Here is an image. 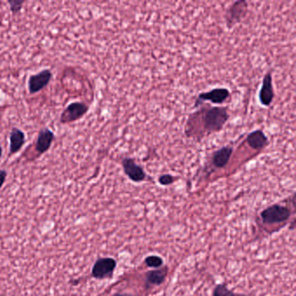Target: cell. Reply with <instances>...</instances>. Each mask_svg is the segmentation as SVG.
I'll return each mask as SVG.
<instances>
[{
    "instance_id": "5bb4252c",
    "label": "cell",
    "mask_w": 296,
    "mask_h": 296,
    "mask_svg": "<svg viewBox=\"0 0 296 296\" xmlns=\"http://www.w3.org/2000/svg\"><path fill=\"white\" fill-rule=\"evenodd\" d=\"M167 269L153 270L147 273V283L149 285H160L163 283L167 276Z\"/></svg>"
},
{
    "instance_id": "44dd1931",
    "label": "cell",
    "mask_w": 296,
    "mask_h": 296,
    "mask_svg": "<svg viewBox=\"0 0 296 296\" xmlns=\"http://www.w3.org/2000/svg\"><path fill=\"white\" fill-rule=\"evenodd\" d=\"M2 154H3V148H2V146L0 145V158L2 157Z\"/></svg>"
},
{
    "instance_id": "30bf717a",
    "label": "cell",
    "mask_w": 296,
    "mask_h": 296,
    "mask_svg": "<svg viewBox=\"0 0 296 296\" xmlns=\"http://www.w3.org/2000/svg\"><path fill=\"white\" fill-rule=\"evenodd\" d=\"M55 135L50 131V129L45 128L39 131L38 139L36 142V151L39 154H44L50 148V146L53 142Z\"/></svg>"
},
{
    "instance_id": "9a60e30c",
    "label": "cell",
    "mask_w": 296,
    "mask_h": 296,
    "mask_svg": "<svg viewBox=\"0 0 296 296\" xmlns=\"http://www.w3.org/2000/svg\"><path fill=\"white\" fill-rule=\"evenodd\" d=\"M145 263L149 268H156L158 269L163 266V261L162 258L157 255H151L145 259Z\"/></svg>"
},
{
    "instance_id": "8992f818",
    "label": "cell",
    "mask_w": 296,
    "mask_h": 296,
    "mask_svg": "<svg viewBox=\"0 0 296 296\" xmlns=\"http://www.w3.org/2000/svg\"><path fill=\"white\" fill-rule=\"evenodd\" d=\"M122 163H123L125 174L127 175L128 177L131 179V181L135 182V183H140L145 179V172L138 164L135 163L133 159L125 158Z\"/></svg>"
},
{
    "instance_id": "8fae6325",
    "label": "cell",
    "mask_w": 296,
    "mask_h": 296,
    "mask_svg": "<svg viewBox=\"0 0 296 296\" xmlns=\"http://www.w3.org/2000/svg\"><path fill=\"white\" fill-rule=\"evenodd\" d=\"M25 142V135L24 132L18 129L13 128L10 134V153L16 154L20 151Z\"/></svg>"
},
{
    "instance_id": "9c48e42d",
    "label": "cell",
    "mask_w": 296,
    "mask_h": 296,
    "mask_svg": "<svg viewBox=\"0 0 296 296\" xmlns=\"http://www.w3.org/2000/svg\"><path fill=\"white\" fill-rule=\"evenodd\" d=\"M248 4L246 1H237L231 6L228 10L227 16H228V24L229 27L237 22H240L242 18L246 15Z\"/></svg>"
},
{
    "instance_id": "5b68a950",
    "label": "cell",
    "mask_w": 296,
    "mask_h": 296,
    "mask_svg": "<svg viewBox=\"0 0 296 296\" xmlns=\"http://www.w3.org/2000/svg\"><path fill=\"white\" fill-rule=\"evenodd\" d=\"M52 78V73L50 70H44L38 74L32 75L28 81V88L31 94L40 92L49 84Z\"/></svg>"
},
{
    "instance_id": "6da1fadb",
    "label": "cell",
    "mask_w": 296,
    "mask_h": 296,
    "mask_svg": "<svg viewBox=\"0 0 296 296\" xmlns=\"http://www.w3.org/2000/svg\"><path fill=\"white\" fill-rule=\"evenodd\" d=\"M228 119L227 109L222 107H214L206 111L202 121L206 131L218 132L223 128Z\"/></svg>"
},
{
    "instance_id": "2e32d148",
    "label": "cell",
    "mask_w": 296,
    "mask_h": 296,
    "mask_svg": "<svg viewBox=\"0 0 296 296\" xmlns=\"http://www.w3.org/2000/svg\"><path fill=\"white\" fill-rule=\"evenodd\" d=\"M213 296H234V294L225 285L219 284L215 288Z\"/></svg>"
},
{
    "instance_id": "277c9868",
    "label": "cell",
    "mask_w": 296,
    "mask_h": 296,
    "mask_svg": "<svg viewBox=\"0 0 296 296\" xmlns=\"http://www.w3.org/2000/svg\"><path fill=\"white\" fill-rule=\"evenodd\" d=\"M89 110V107L81 102H73L69 104L66 110L61 114L60 122L67 125L72 122L77 121L82 119Z\"/></svg>"
},
{
    "instance_id": "ac0fdd59",
    "label": "cell",
    "mask_w": 296,
    "mask_h": 296,
    "mask_svg": "<svg viewBox=\"0 0 296 296\" xmlns=\"http://www.w3.org/2000/svg\"><path fill=\"white\" fill-rule=\"evenodd\" d=\"M174 177L170 175H161L160 178H159V183L162 185H169V184H173L174 183Z\"/></svg>"
},
{
    "instance_id": "7c38bea8",
    "label": "cell",
    "mask_w": 296,
    "mask_h": 296,
    "mask_svg": "<svg viewBox=\"0 0 296 296\" xmlns=\"http://www.w3.org/2000/svg\"><path fill=\"white\" fill-rule=\"evenodd\" d=\"M247 142L251 148L261 150L268 144V137L263 133V131L258 130L249 134Z\"/></svg>"
},
{
    "instance_id": "d6986e66",
    "label": "cell",
    "mask_w": 296,
    "mask_h": 296,
    "mask_svg": "<svg viewBox=\"0 0 296 296\" xmlns=\"http://www.w3.org/2000/svg\"><path fill=\"white\" fill-rule=\"evenodd\" d=\"M6 176H7V172L4 169H0V189L3 187L4 184L6 183Z\"/></svg>"
},
{
    "instance_id": "52a82bcc",
    "label": "cell",
    "mask_w": 296,
    "mask_h": 296,
    "mask_svg": "<svg viewBox=\"0 0 296 296\" xmlns=\"http://www.w3.org/2000/svg\"><path fill=\"white\" fill-rule=\"evenodd\" d=\"M229 97V92L225 88H216L211 92L201 93L198 96L196 105L201 101H211L213 104H222Z\"/></svg>"
},
{
    "instance_id": "4fadbf2b",
    "label": "cell",
    "mask_w": 296,
    "mask_h": 296,
    "mask_svg": "<svg viewBox=\"0 0 296 296\" xmlns=\"http://www.w3.org/2000/svg\"><path fill=\"white\" fill-rule=\"evenodd\" d=\"M233 152V149L231 147H223L216 151L213 156L214 165L217 168H222L228 163L230 159L231 155Z\"/></svg>"
},
{
    "instance_id": "ba28073f",
    "label": "cell",
    "mask_w": 296,
    "mask_h": 296,
    "mask_svg": "<svg viewBox=\"0 0 296 296\" xmlns=\"http://www.w3.org/2000/svg\"><path fill=\"white\" fill-rule=\"evenodd\" d=\"M274 97H275V93L273 89L272 75L270 72H268L262 81V86L259 93V98L262 105L270 106L274 99Z\"/></svg>"
},
{
    "instance_id": "ffe728a7",
    "label": "cell",
    "mask_w": 296,
    "mask_h": 296,
    "mask_svg": "<svg viewBox=\"0 0 296 296\" xmlns=\"http://www.w3.org/2000/svg\"><path fill=\"white\" fill-rule=\"evenodd\" d=\"M113 296H131V294H128V293H115Z\"/></svg>"
},
{
    "instance_id": "e0dca14e",
    "label": "cell",
    "mask_w": 296,
    "mask_h": 296,
    "mask_svg": "<svg viewBox=\"0 0 296 296\" xmlns=\"http://www.w3.org/2000/svg\"><path fill=\"white\" fill-rule=\"evenodd\" d=\"M8 3L10 5V9L12 11V13H19L22 10L23 5L25 3L24 0H9Z\"/></svg>"
},
{
    "instance_id": "7a4b0ae2",
    "label": "cell",
    "mask_w": 296,
    "mask_h": 296,
    "mask_svg": "<svg viewBox=\"0 0 296 296\" xmlns=\"http://www.w3.org/2000/svg\"><path fill=\"white\" fill-rule=\"evenodd\" d=\"M262 221L267 224H274L285 222L290 216V211L288 208L281 205H273L267 208L261 212Z\"/></svg>"
},
{
    "instance_id": "3957f363",
    "label": "cell",
    "mask_w": 296,
    "mask_h": 296,
    "mask_svg": "<svg viewBox=\"0 0 296 296\" xmlns=\"http://www.w3.org/2000/svg\"><path fill=\"white\" fill-rule=\"evenodd\" d=\"M116 267L115 259L110 257L100 258L96 261L92 268V275L98 280L110 278Z\"/></svg>"
}]
</instances>
